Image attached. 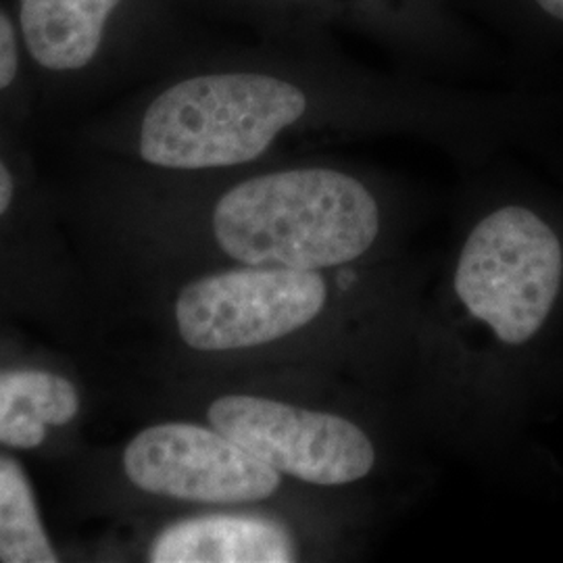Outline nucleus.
Instances as JSON below:
<instances>
[{
	"label": "nucleus",
	"instance_id": "nucleus-8",
	"mask_svg": "<svg viewBox=\"0 0 563 563\" xmlns=\"http://www.w3.org/2000/svg\"><path fill=\"white\" fill-rule=\"evenodd\" d=\"M153 563H290L297 544L282 523L257 516H202L172 523L151 547Z\"/></svg>",
	"mask_w": 563,
	"mask_h": 563
},
{
	"label": "nucleus",
	"instance_id": "nucleus-2",
	"mask_svg": "<svg viewBox=\"0 0 563 563\" xmlns=\"http://www.w3.org/2000/svg\"><path fill=\"white\" fill-rule=\"evenodd\" d=\"M374 188L341 167L299 165L249 176L213 207V234L244 265L325 269L360 260L380 234Z\"/></svg>",
	"mask_w": 563,
	"mask_h": 563
},
{
	"label": "nucleus",
	"instance_id": "nucleus-12",
	"mask_svg": "<svg viewBox=\"0 0 563 563\" xmlns=\"http://www.w3.org/2000/svg\"><path fill=\"white\" fill-rule=\"evenodd\" d=\"M21 413L44 426H63L76 418L80 397L76 386L57 374L21 369L4 374Z\"/></svg>",
	"mask_w": 563,
	"mask_h": 563
},
{
	"label": "nucleus",
	"instance_id": "nucleus-6",
	"mask_svg": "<svg viewBox=\"0 0 563 563\" xmlns=\"http://www.w3.org/2000/svg\"><path fill=\"white\" fill-rule=\"evenodd\" d=\"M211 428L244 446L276 472L318 486L365 478L376 449L357 423L251 395H228L207 411Z\"/></svg>",
	"mask_w": 563,
	"mask_h": 563
},
{
	"label": "nucleus",
	"instance_id": "nucleus-13",
	"mask_svg": "<svg viewBox=\"0 0 563 563\" xmlns=\"http://www.w3.org/2000/svg\"><path fill=\"white\" fill-rule=\"evenodd\" d=\"M46 426L21 413L15 395L0 374V443L15 449H36L46 439Z\"/></svg>",
	"mask_w": 563,
	"mask_h": 563
},
{
	"label": "nucleus",
	"instance_id": "nucleus-10",
	"mask_svg": "<svg viewBox=\"0 0 563 563\" xmlns=\"http://www.w3.org/2000/svg\"><path fill=\"white\" fill-rule=\"evenodd\" d=\"M481 32L518 51H563V0H453Z\"/></svg>",
	"mask_w": 563,
	"mask_h": 563
},
{
	"label": "nucleus",
	"instance_id": "nucleus-14",
	"mask_svg": "<svg viewBox=\"0 0 563 563\" xmlns=\"http://www.w3.org/2000/svg\"><path fill=\"white\" fill-rule=\"evenodd\" d=\"M25 67L23 51H21L18 25L13 20L11 7L0 0V92L9 90L20 80Z\"/></svg>",
	"mask_w": 563,
	"mask_h": 563
},
{
	"label": "nucleus",
	"instance_id": "nucleus-3",
	"mask_svg": "<svg viewBox=\"0 0 563 563\" xmlns=\"http://www.w3.org/2000/svg\"><path fill=\"white\" fill-rule=\"evenodd\" d=\"M25 67L81 76L102 60H176L205 51L202 0H11Z\"/></svg>",
	"mask_w": 563,
	"mask_h": 563
},
{
	"label": "nucleus",
	"instance_id": "nucleus-5",
	"mask_svg": "<svg viewBox=\"0 0 563 563\" xmlns=\"http://www.w3.org/2000/svg\"><path fill=\"white\" fill-rule=\"evenodd\" d=\"M328 299L318 272L249 265L181 288L176 320L197 351H236L278 341L313 322Z\"/></svg>",
	"mask_w": 563,
	"mask_h": 563
},
{
	"label": "nucleus",
	"instance_id": "nucleus-9",
	"mask_svg": "<svg viewBox=\"0 0 563 563\" xmlns=\"http://www.w3.org/2000/svg\"><path fill=\"white\" fill-rule=\"evenodd\" d=\"M213 20L253 32V41L342 48L365 34V0H202Z\"/></svg>",
	"mask_w": 563,
	"mask_h": 563
},
{
	"label": "nucleus",
	"instance_id": "nucleus-4",
	"mask_svg": "<svg viewBox=\"0 0 563 563\" xmlns=\"http://www.w3.org/2000/svg\"><path fill=\"white\" fill-rule=\"evenodd\" d=\"M562 242L523 205H504L476 223L455 269L463 307L505 344L530 341L560 295Z\"/></svg>",
	"mask_w": 563,
	"mask_h": 563
},
{
	"label": "nucleus",
	"instance_id": "nucleus-15",
	"mask_svg": "<svg viewBox=\"0 0 563 563\" xmlns=\"http://www.w3.org/2000/svg\"><path fill=\"white\" fill-rule=\"evenodd\" d=\"M13 199H15V178L7 167V163L0 159V218L9 211Z\"/></svg>",
	"mask_w": 563,
	"mask_h": 563
},
{
	"label": "nucleus",
	"instance_id": "nucleus-11",
	"mask_svg": "<svg viewBox=\"0 0 563 563\" xmlns=\"http://www.w3.org/2000/svg\"><path fill=\"white\" fill-rule=\"evenodd\" d=\"M0 562H59L23 467L4 455H0Z\"/></svg>",
	"mask_w": 563,
	"mask_h": 563
},
{
	"label": "nucleus",
	"instance_id": "nucleus-1",
	"mask_svg": "<svg viewBox=\"0 0 563 563\" xmlns=\"http://www.w3.org/2000/svg\"><path fill=\"white\" fill-rule=\"evenodd\" d=\"M311 109L309 84L280 44H213L181 59L142 109L139 157L167 172L242 167L307 128Z\"/></svg>",
	"mask_w": 563,
	"mask_h": 563
},
{
	"label": "nucleus",
	"instance_id": "nucleus-7",
	"mask_svg": "<svg viewBox=\"0 0 563 563\" xmlns=\"http://www.w3.org/2000/svg\"><path fill=\"white\" fill-rule=\"evenodd\" d=\"M123 467L142 490L195 504H255L280 488V472L216 428L157 423L123 453Z\"/></svg>",
	"mask_w": 563,
	"mask_h": 563
}]
</instances>
